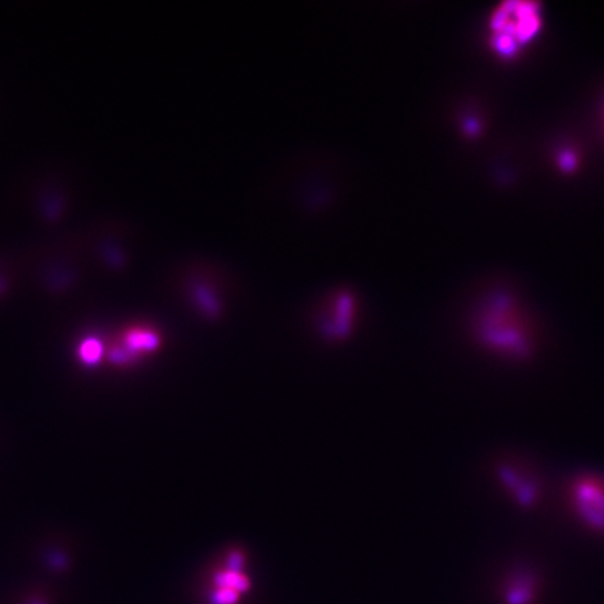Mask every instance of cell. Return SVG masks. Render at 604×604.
Wrapping results in <instances>:
<instances>
[{
	"label": "cell",
	"instance_id": "obj_2",
	"mask_svg": "<svg viewBox=\"0 0 604 604\" xmlns=\"http://www.w3.org/2000/svg\"><path fill=\"white\" fill-rule=\"evenodd\" d=\"M541 14L537 3L507 2L489 19V43L503 58H512L540 31Z\"/></svg>",
	"mask_w": 604,
	"mask_h": 604
},
{
	"label": "cell",
	"instance_id": "obj_3",
	"mask_svg": "<svg viewBox=\"0 0 604 604\" xmlns=\"http://www.w3.org/2000/svg\"><path fill=\"white\" fill-rule=\"evenodd\" d=\"M568 503L574 515L592 532L604 534V478L579 474L569 483Z\"/></svg>",
	"mask_w": 604,
	"mask_h": 604
},
{
	"label": "cell",
	"instance_id": "obj_10",
	"mask_svg": "<svg viewBox=\"0 0 604 604\" xmlns=\"http://www.w3.org/2000/svg\"><path fill=\"white\" fill-rule=\"evenodd\" d=\"M32 604H39V603H32Z\"/></svg>",
	"mask_w": 604,
	"mask_h": 604
},
{
	"label": "cell",
	"instance_id": "obj_7",
	"mask_svg": "<svg viewBox=\"0 0 604 604\" xmlns=\"http://www.w3.org/2000/svg\"><path fill=\"white\" fill-rule=\"evenodd\" d=\"M102 344L97 339H87L79 347V357L87 365H95L102 358Z\"/></svg>",
	"mask_w": 604,
	"mask_h": 604
},
{
	"label": "cell",
	"instance_id": "obj_6",
	"mask_svg": "<svg viewBox=\"0 0 604 604\" xmlns=\"http://www.w3.org/2000/svg\"><path fill=\"white\" fill-rule=\"evenodd\" d=\"M215 583L218 585V587L233 589L238 593H244L249 589V579L240 571L234 569H228L215 575Z\"/></svg>",
	"mask_w": 604,
	"mask_h": 604
},
{
	"label": "cell",
	"instance_id": "obj_5",
	"mask_svg": "<svg viewBox=\"0 0 604 604\" xmlns=\"http://www.w3.org/2000/svg\"><path fill=\"white\" fill-rule=\"evenodd\" d=\"M159 347L158 335L148 331H132L125 336L124 344L121 347H115L109 353V360L114 364L122 365L132 361L135 357L142 354H148L155 351Z\"/></svg>",
	"mask_w": 604,
	"mask_h": 604
},
{
	"label": "cell",
	"instance_id": "obj_8",
	"mask_svg": "<svg viewBox=\"0 0 604 604\" xmlns=\"http://www.w3.org/2000/svg\"><path fill=\"white\" fill-rule=\"evenodd\" d=\"M241 593L233 590V589H226V587H218V590L214 593L213 597V604H235L238 597Z\"/></svg>",
	"mask_w": 604,
	"mask_h": 604
},
{
	"label": "cell",
	"instance_id": "obj_4",
	"mask_svg": "<svg viewBox=\"0 0 604 604\" xmlns=\"http://www.w3.org/2000/svg\"><path fill=\"white\" fill-rule=\"evenodd\" d=\"M497 473L501 483L512 494L518 504H520L522 507H530L537 501V481H534L529 474L507 463H501L497 467Z\"/></svg>",
	"mask_w": 604,
	"mask_h": 604
},
{
	"label": "cell",
	"instance_id": "obj_1",
	"mask_svg": "<svg viewBox=\"0 0 604 604\" xmlns=\"http://www.w3.org/2000/svg\"><path fill=\"white\" fill-rule=\"evenodd\" d=\"M474 335L485 350L511 360L532 355L533 333L515 301L507 294L492 295L481 306Z\"/></svg>",
	"mask_w": 604,
	"mask_h": 604
},
{
	"label": "cell",
	"instance_id": "obj_9",
	"mask_svg": "<svg viewBox=\"0 0 604 604\" xmlns=\"http://www.w3.org/2000/svg\"><path fill=\"white\" fill-rule=\"evenodd\" d=\"M560 164H561V167H563V170H567V171H569V170L575 168V166H576V159H575V155H574L572 153H563V154H561V159H560Z\"/></svg>",
	"mask_w": 604,
	"mask_h": 604
}]
</instances>
